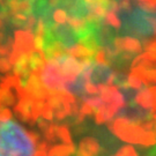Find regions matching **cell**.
Returning <instances> with one entry per match:
<instances>
[{
  "mask_svg": "<svg viewBox=\"0 0 156 156\" xmlns=\"http://www.w3.org/2000/svg\"><path fill=\"white\" fill-rule=\"evenodd\" d=\"M120 2V34L136 41H146L156 35V8L146 4L131 8L129 0H117Z\"/></svg>",
  "mask_w": 156,
  "mask_h": 156,
  "instance_id": "7a4b0ae2",
  "label": "cell"
},
{
  "mask_svg": "<svg viewBox=\"0 0 156 156\" xmlns=\"http://www.w3.org/2000/svg\"><path fill=\"white\" fill-rule=\"evenodd\" d=\"M36 139L8 112H0V156H38Z\"/></svg>",
  "mask_w": 156,
  "mask_h": 156,
  "instance_id": "6da1fadb",
  "label": "cell"
}]
</instances>
